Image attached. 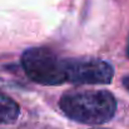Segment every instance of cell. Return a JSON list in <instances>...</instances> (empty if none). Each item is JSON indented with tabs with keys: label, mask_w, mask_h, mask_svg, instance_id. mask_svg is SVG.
Listing matches in <instances>:
<instances>
[{
	"label": "cell",
	"mask_w": 129,
	"mask_h": 129,
	"mask_svg": "<svg viewBox=\"0 0 129 129\" xmlns=\"http://www.w3.org/2000/svg\"><path fill=\"white\" fill-rule=\"evenodd\" d=\"M59 107L74 122L88 125H102L114 118L117 99L110 91L103 89L70 90L61 95Z\"/></svg>",
	"instance_id": "6da1fadb"
},
{
	"label": "cell",
	"mask_w": 129,
	"mask_h": 129,
	"mask_svg": "<svg viewBox=\"0 0 129 129\" xmlns=\"http://www.w3.org/2000/svg\"><path fill=\"white\" fill-rule=\"evenodd\" d=\"M20 61L25 75L37 84L56 86L68 83V58L49 48H29L21 54Z\"/></svg>",
	"instance_id": "7a4b0ae2"
},
{
	"label": "cell",
	"mask_w": 129,
	"mask_h": 129,
	"mask_svg": "<svg viewBox=\"0 0 129 129\" xmlns=\"http://www.w3.org/2000/svg\"><path fill=\"white\" fill-rule=\"evenodd\" d=\"M114 68L98 58H68V83L74 85H105L112 82Z\"/></svg>",
	"instance_id": "3957f363"
},
{
	"label": "cell",
	"mask_w": 129,
	"mask_h": 129,
	"mask_svg": "<svg viewBox=\"0 0 129 129\" xmlns=\"http://www.w3.org/2000/svg\"><path fill=\"white\" fill-rule=\"evenodd\" d=\"M20 115V108L15 100L0 91V124H13Z\"/></svg>",
	"instance_id": "277c9868"
},
{
	"label": "cell",
	"mask_w": 129,
	"mask_h": 129,
	"mask_svg": "<svg viewBox=\"0 0 129 129\" xmlns=\"http://www.w3.org/2000/svg\"><path fill=\"white\" fill-rule=\"evenodd\" d=\"M122 83H123V85H124V88H125V89H127V90L129 91V75H125V77L123 78Z\"/></svg>",
	"instance_id": "5b68a950"
},
{
	"label": "cell",
	"mask_w": 129,
	"mask_h": 129,
	"mask_svg": "<svg viewBox=\"0 0 129 129\" xmlns=\"http://www.w3.org/2000/svg\"><path fill=\"white\" fill-rule=\"evenodd\" d=\"M127 55L129 58V37H128V42H127Z\"/></svg>",
	"instance_id": "8992f818"
}]
</instances>
